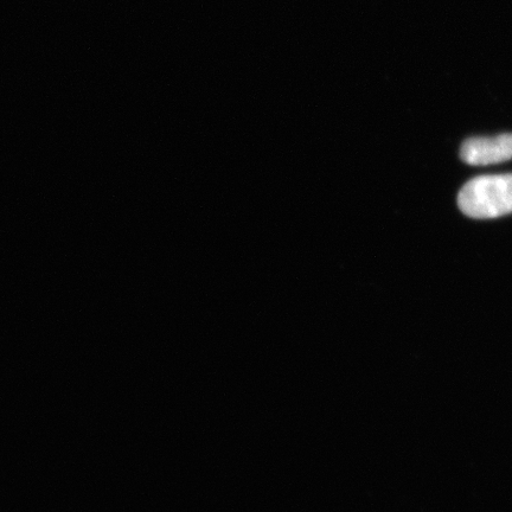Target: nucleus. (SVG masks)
<instances>
[{
  "label": "nucleus",
  "mask_w": 512,
  "mask_h": 512,
  "mask_svg": "<svg viewBox=\"0 0 512 512\" xmlns=\"http://www.w3.org/2000/svg\"><path fill=\"white\" fill-rule=\"evenodd\" d=\"M458 206L472 219H497L512 213V174L479 176L467 182Z\"/></svg>",
  "instance_id": "nucleus-1"
},
{
  "label": "nucleus",
  "mask_w": 512,
  "mask_h": 512,
  "mask_svg": "<svg viewBox=\"0 0 512 512\" xmlns=\"http://www.w3.org/2000/svg\"><path fill=\"white\" fill-rule=\"evenodd\" d=\"M460 157L473 166L508 162L512 159V133L467 139L460 149Z\"/></svg>",
  "instance_id": "nucleus-2"
}]
</instances>
